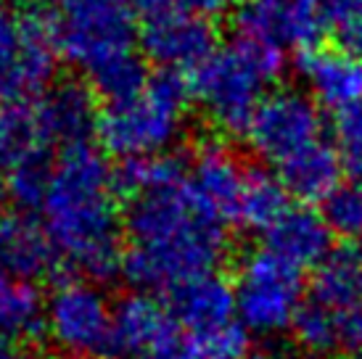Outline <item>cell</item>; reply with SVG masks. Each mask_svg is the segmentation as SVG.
Here are the masks:
<instances>
[{"label":"cell","mask_w":362,"mask_h":359,"mask_svg":"<svg viewBox=\"0 0 362 359\" xmlns=\"http://www.w3.org/2000/svg\"><path fill=\"white\" fill-rule=\"evenodd\" d=\"M228 222L193 190L188 175L130 199L119 275L141 290H175L217 269L228 251Z\"/></svg>","instance_id":"cell-1"},{"label":"cell","mask_w":362,"mask_h":359,"mask_svg":"<svg viewBox=\"0 0 362 359\" xmlns=\"http://www.w3.org/2000/svg\"><path fill=\"white\" fill-rule=\"evenodd\" d=\"M114 170L90 143L69 146L56 159L42 204L45 233L59 257L88 283H106L122 269V230L114 204Z\"/></svg>","instance_id":"cell-2"},{"label":"cell","mask_w":362,"mask_h":359,"mask_svg":"<svg viewBox=\"0 0 362 359\" xmlns=\"http://www.w3.org/2000/svg\"><path fill=\"white\" fill-rule=\"evenodd\" d=\"M193 98V82L177 69H159L138 98L106 106L98 117V140L119 159L159 156L182 130V117Z\"/></svg>","instance_id":"cell-3"},{"label":"cell","mask_w":362,"mask_h":359,"mask_svg":"<svg viewBox=\"0 0 362 359\" xmlns=\"http://www.w3.org/2000/svg\"><path fill=\"white\" fill-rule=\"evenodd\" d=\"M286 69L283 50L235 40L214 50L193 74V95L220 130L246 135L254 111L264 98V85Z\"/></svg>","instance_id":"cell-4"},{"label":"cell","mask_w":362,"mask_h":359,"mask_svg":"<svg viewBox=\"0 0 362 359\" xmlns=\"http://www.w3.org/2000/svg\"><path fill=\"white\" fill-rule=\"evenodd\" d=\"M172 293L170 312L177 328L188 336L199 359H230L246 354V328L238 322L235 293L220 275H202L177 286Z\"/></svg>","instance_id":"cell-5"},{"label":"cell","mask_w":362,"mask_h":359,"mask_svg":"<svg viewBox=\"0 0 362 359\" xmlns=\"http://www.w3.org/2000/svg\"><path fill=\"white\" fill-rule=\"evenodd\" d=\"M235 310L238 322L259 336H272L291 328L302 310V269L281 259L270 249L252 251L235 275Z\"/></svg>","instance_id":"cell-6"},{"label":"cell","mask_w":362,"mask_h":359,"mask_svg":"<svg viewBox=\"0 0 362 359\" xmlns=\"http://www.w3.org/2000/svg\"><path fill=\"white\" fill-rule=\"evenodd\" d=\"M135 24L122 0H66L56 19L59 56L90 74L111 59L130 53Z\"/></svg>","instance_id":"cell-7"},{"label":"cell","mask_w":362,"mask_h":359,"mask_svg":"<svg viewBox=\"0 0 362 359\" xmlns=\"http://www.w3.org/2000/svg\"><path fill=\"white\" fill-rule=\"evenodd\" d=\"M45 333L66 357L101 359L111 354L114 310L88 280H61L45 301Z\"/></svg>","instance_id":"cell-8"},{"label":"cell","mask_w":362,"mask_h":359,"mask_svg":"<svg viewBox=\"0 0 362 359\" xmlns=\"http://www.w3.org/2000/svg\"><path fill=\"white\" fill-rule=\"evenodd\" d=\"M230 21L235 40L283 53L315 50L328 30L317 0H235Z\"/></svg>","instance_id":"cell-9"},{"label":"cell","mask_w":362,"mask_h":359,"mask_svg":"<svg viewBox=\"0 0 362 359\" xmlns=\"http://www.w3.org/2000/svg\"><path fill=\"white\" fill-rule=\"evenodd\" d=\"M320 130V111L312 95L286 88L262 98L246 127V140L257 156L278 167L296 151L322 138Z\"/></svg>","instance_id":"cell-10"},{"label":"cell","mask_w":362,"mask_h":359,"mask_svg":"<svg viewBox=\"0 0 362 359\" xmlns=\"http://www.w3.org/2000/svg\"><path fill=\"white\" fill-rule=\"evenodd\" d=\"M21 40L13 56L0 61V106L27 103V98L45 93L56 74V19L42 11L19 16Z\"/></svg>","instance_id":"cell-11"},{"label":"cell","mask_w":362,"mask_h":359,"mask_svg":"<svg viewBox=\"0 0 362 359\" xmlns=\"http://www.w3.org/2000/svg\"><path fill=\"white\" fill-rule=\"evenodd\" d=\"M141 48L161 69H199L217 50V30L206 16L196 11H177L170 16L146 21L141 32Z\"/></svg>","instance_id":"cell-12"},{"label":"cell","mask_w":362,"mask_h":359,"mask_svg":"<svg viewBox=\"0 0 362 359\" xmlns=\"http://www.w3.org/2000/svg\"><path fill=\"white\" fill-rule=\"evenodd\" d=\"M40 132L45 143H61L64 148L88 143L98 130V109L95 95L85 82L66 80L56 82L42 93L40 103L35 106Z\"/></svg>","instance_id":"cell-13"},{"label":"cell","mask_w":362,"mask_h":359,"mask_svg":"<svg viewBox=\"0 0 362 359\" xmlns=\"http://www.w3.org/2000/svg\"><path fill=\"white\" fill-rule=\"evenodd\" d=\"M180 336V328L172 317L170 307L148 293H132L114 307V339L111 354L122 359L141 357L146 351L159 349Z\"/></svg>","instance_id":"cell-14"},{"label":"cell","mask_w":362,"mask_h":359,"mask_svg":"<svg viewBox=\"0 0 362 359\" xmlns=\"http://www.w3.org/2000/svg\"><path fill=\"white\" fill-rule=\"evenodd\" d=\"M188 180H191L196 196L220 220H238V204H241L246 170H243L238 156L228 146H222L217 140L202 143L199 151H196V156H193V167Z\"/></svg>","instance_id":"cell-15"},{"label":"cell","mask_w":362,"mask_h":359,"mask_svg":"<svg viewBox=\"0 0 362 359\" xmlns=\"http://www.w3.org/2000/svg\"><path fill=\"white\" fill-rule=\"evenodd\" d=\"M59 264V251L53 246L45 225L30 214H0V272L16 280H32L51 275Z\"/></svg>","instance_id":"cell-16"},{"label":"cell","mask_w":362,"mask_h":359,"mask_svg":"<svg viewBox=\"0 0 362 359\" xmlns=\"http://www.w3.org/2000/svg\"><path fill=\"white\" fill-rule=\"evenodd\" d=\"M299 74L307 82L312 98L339 114L362 103V61L341 50H304Z\"/></svg>","instance_id":"cell-17"},{"label":"cell","mask_w":362,"mask_h":359,"mask_svg":"<svg viewBox=\"0 0 362 359\" xmlns=\"http://www.w3.org/2000/svg\"><path fill=\"white\" fill-rule=\"evenodd\" d=\"M333 230L322 214L307 206H296L283 214L267 230V249L293 267H317L331 254Z\"/></svg>","instance_id":"cell-18"},{"label":"cell","mask_w":362,"mask_h":359,"mask_svg":"<svg viewBox=\"0 0 362 359\" xmlns=\"http://www.w3.org/2000/svg\"><path fill=\"white\" fill-rule=\"evenodd\" d=\"M341 159L336 146L317 138L315 143L304 146L293 156L278 164V180L283 182L286 193L296 196L299 201H322L331 196L341 182Z\"/></svg>","instance_id":"cell-19"},{"label":"cell","mask_w":362,"mask_h":359,"mask_svg":"<svg viewBox=\"0 0 362 359\" xmlns=\"http://www.w3.org/2000/svg\"><path fill=\"white\" fill-rule=\"evenodd\" d=\"M312 301L341 317H352L362 304V251L339 246L312 272Z\"/></svg>","instance_id":"cell-20"},{"label":"cell","mask_w":362,"mask_h":359,"mask_svg":"<svg viewBox=\"0 0 362 359\" xmlns=\"http://www.w3.org/2000/svg\"><path fill=\"white\" fill-rule=\"evenodd\" d=\"M45 330V301L35 283L0 272V336L30 339Z\"/></svg>","instance_id":"cell-21"},{"label":"cell","mask_w":362,"mask_h":359,"mask_svg":"<svg viewBox=\"0 0 362 359\" xmlns=\"http://www.w3.org/2000/svg\"><path fill=\"white\" fill-rule=\"evenodd\" d=\"M286 211H288V193L278 175L262 170V167L246 170L241 204H238V222H243L252 230L267 233Z\"/></svg>","instance_id":"cell-22"},{"label":"cell","mask_w":362,"mask_h":359,"mask_svg":"<svg viewBox=\"0 0 362 359\" xmlns=\"http://www.w3.org/2000/svg\"><path fill=\"white\" fill-rule=\"evenodd\" d=\"M53 170H56V161L51 159V151L48 148L32 151L30 156H24V159H19L16 164L8 167L6 196L13 201V206L21 214L42 209L45 196L51 190Z\"/></svg>","instance_id":"cell-23"},{"label":"cell","mask_w":362,"mask_h":359,"mask_svg":"<svg viewBox=\"0 0 362 359\" xmlns=\"http://www.w3.org/2000/svg\"><path fill=\"white\" fill-rule=\"evenodd\" d=\"M90 90L93 95L106 100V106H117V103H127V100L138 98L146 85H148V66L146 61L130 50L122 53L117 59H111L109 64H103L98 69H93L90 74Z\"/></svg>","instance_id":"cell-24"},{"label":"cell","mask_w":362,"mask_h":359,"mask_svg":"<svg viewBox=\"0 0 362 359\" xmlns=\"http://www.w3.org/2000/svg\"><path fill=\"white\" fill-rule=\"evenodd\" d=\"M291 333L307 354L322 357V354L336 351L339 343L346 341V317L325 310L310 299L296 312V317L291 322Z\"/></svg>","instance_id":"cell-25"},{"label":"cell","mask_w":362,"mask_h":359,"mask_svg":"<svg viewBox=\"0 0 362 359\" xmlns=\"http://www.w3.org/2000/svg\"><path fill=\"white\" fill-rule=\"evenodd\" d=\"M37 148H48V143L40 132L35 106L30 103L0 106V161L11 167Z\"/></svg>","instance_id":"cell-26"},{"label":"cell","mask_w":362,"mask_h":359,"mask_svg":"<svg viewBox=\"0 0 362 359\" xmlns=\"http://www.w3.org/2000/svg\"><path fill=\"white\" fill-rule=\"evenodd\" d=\"M341 53L362 61V0H317Z\"/></svg>","instance_id":"cell-27"},{"label":"cell","mask_w":362,"mask_h":359,"mask_svg":"<svg viewBox=\"0 0 362 359\" xmlns=\"http://www.w3.org/2000/svg\"><path fill=\"white\" fill-rule=\"evenodd\" d=\"M322 217L328 228L346 238H360L362 235V185H349V188L333 190L325 199V211Z\"/></svg>","instance_id":"cell-28"},{"label":"cell","mask_w":362,"mask_h":359,"mask_svg":"<svg viewBox=\"0 0 362 359\" xmlns=\"http://www.w3.org/2000/svg\"><path fill=\"white\" fill-rule=\"evenodd\" d=\"M336 151L344 172L362 185V103L346 109L336 119Z\"/></svg>","instance_id":"cell-29"},{"label":"cell","mask_w":362,"mask_h":359,"mask_svg":"<svg viewBox=\"0 0 362 359\" xmlns=\"http://www.w3.org/2000/svg\"><path fill=\"white\" fill-rule=\"evenodd\" d=\"M122 3L130 8V13H138L146 21L185 11V6H188V0H122Z\"/></svg>","instance_id":"cell-30"},{"label":"cell","mask_w":362,"mask_h":359,"mask_svg":"<svg viewBox=\"0 0 362 359\" xmlns=\"http://www.w3.org/2000/svg\"><path fill=\"white\" fill-rule=\"evenodd\" d=\"M19 40H21L19 16H13L6 6H0V61H6L8 56L16 53Z\"/></svg>","instance_id":"cell-31"},{"label":"cell","mask_w":362,"mask_h":359,"mask_svg":"<svg viewBox=\"0 0 362 359\" xmlns=\"http://www.w3.org/2000/svg\"><path fill=\"white\" fill-rule=\"evenodd\" d=\"M132 359H199V357L193 354L188 339L177 336L175 341L164 343L159 349H151V351H146V354H141V357H132Z\"/></svg>","instance_id":"cell-32"},{"label":"cell","mask_w":362,"mask_h":359,"mask_svg":"<svg viewBox=\"0 0 362 359\" xmlns=\"http://www.w3.org/2000/svg\"><path fill=\"white\" fill-rule=\"evenodd\" d=\"M230 3L233 0H188V6L196 8V13H202V16H206V13H220V11H225Z\"/></svg>","instance_id":"cell-33"},{"label":"cell","mask_w":362,"mask_h":359,"mask_svg":"<svg viewBox=\"0 0 362 359\" xmlns=\"http://www.w3.org/2000/svg\"><path fill=\"white\" fill-rule=\"evenodd\" d=\"M346 341L362 349V307L346 319Z\"/></svg>","instance_id":"cell-34"},{"label":"cell","mask_w":362,"mask_h":359,"mask_svg":"<svg viewBox=\"0 0 362 359\" xmlns=\"http://www.w3.org/2000/svg\"><path fill=\"white\" fill-rule=\"evenodd\" d=\"M13 349H11V341L6 336H0V359H11Z\"/></svg>","instance_id":"cell-35"},{"label":"cell","mask_w":362,"mask_h":359,"mask_svg":"<svg viewBox=\"0 0 362 359\" xmlns=\"http://www.w3.org/2000/svg\"><path fill=\"white\" fill-rule=\"evenodd\" d=\"M6 199H8V196H6V177H3V172H0V206H3Z\"/></svg>","instance_id":"cell-36"},{"label":"cell","mask_w":362,"mask_h":359,"mask_svg":"<svg viewBox=\"0 0 362 359\" xmlns=\"http://www.w3.org/2000/svg\"><path fill=\"white\" fill-rule=\"evenodd\" d=\"M11 359H35V357H32V354H27V351H13V354H11Z\"/></svg>","instance_id":"cell-37"},{"label":"cell","mask_w":362,"mask_h":359,"mask_svg":"<svg viewBox=\"0 0 362 359\" xmlns=\"http://www.w3.org/2000/svg\"><path fill=\"white\" fill-rule=\"evenodd\" d=\"M37 3H42V6H53V3H66V0H37Z\"/></svg>","instance_id":"cell-38"},{"label":"cell","mask_w":362,"mask_h":359,"mask_svg":"<svg viewBox=\"0 0 362 359\" xmlns=\"http://www.w3.org/2000/svg\"><path fill=\"white\" fill-rule=\"evenodd\" d=\"M230 359H259V357H249V354H241V357H230Z\"/></svg>","instance_id":"cell-39"},{"label":"cell","mask_w":362,"mask_h":359,"mask_svg":"<svg viewBox=\"0 0 362 359\" xmlns=\"http://www.w3.org/2000/svg\"><path fill=\"white\" fill-rule=\"evenodd\" d=\"M357 359H362V357H357Z\"/></svg>","instance_id":"cell-40"}]
</instances>
